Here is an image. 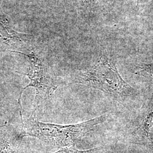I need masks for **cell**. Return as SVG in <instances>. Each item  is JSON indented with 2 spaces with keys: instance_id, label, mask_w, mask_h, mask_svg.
<instances>
[{
  "instance_id": "5b68a950",
  "label": "cell",
  "mask_w": 153,
  "mask_h": 153,
  "mask_svg": "<svg viewBox=\"0 0 153 153\" xmlns=\"http://www.w3.org/2000/svg\"><path fill=\"white\" fill-rule=\"evenodd\" d=\"M142 141L153 150V110L143 121L142 127Z\"/></svg>"
},
{
  "instance_id": "6da1fadb",
  "label": "cell",
  "mask_w": 153,
  "mask_h": 153,
  "mask_svg": "<svg viewBox=\"0 0 153 153\" xmlns=\"http://www.w3.org/2000/svg\"><path fill=\"white\" fill-rule=\"evenodd\" d=\"M108 115H102L76 124L60 125L43 123L31 116L21 121L20 137H35L42 141L59 148L74 147L94 128L103 124Z\"/></svg>"
},
{
  "instance_id": "277c9868",
  "label": "cell",
  "mask_w": 153,
  "mask_h": 153,
  "mask_svg": "<svg viewBox=\"0 0 153 153\" xmlns=\"http://www.w3.org/2000/svg\"><path fill=\"white\" fill-rule=\"evenodd\" d=\"M19 132L16 133L9 126L0 128V153H16L21 142Z\"/></svg>"
},
{
  "instance_id": "7a4b0ae2",
  "label": "cell",
  "mask_w": 153,
  "mask_h": 153,
  "mask_svg": "<svg viewBox=\"0 0 153 153\" xmlns=\"http://www.w3.org/2000/svg\"><path fill=\"white\" fill-rule=\"evenodd\" d=\"M71 83L100 90L117 100L130 97L135 93V90L120 76L115 64L105 56L100 57L90 69L78 73Z\"/></svg>"
},
{
  "instance_id": "52a82bcc",
  "label": "cell",
  "mask_w": 153,
  "mask_h": 153,
  "mask_svg": "<svg viewBox=\"0 0 153 153\" xmlns=\"http://www.w3.org/2000/svg\"><path fill=\"white\" fill-rule=\"evenodd\" d=\"M101 148H95L85 150H78L75 146L69 148H60L59 150L53 153H97Z\"/></svg>"
},
{
  "instance_id": "ba28073f",
  "label": "cell",
  "mask_w": 153,
  "mask_h": 153,
  "mask_svg": "<svg viewBox=\"0 0 153 153\" xmlns=\"http://www.w3.org/2000/svg\"><path fill=\"white\" fill-rule=\"evenodd\" d=\"M98 0H77V1L83 6L90 5Z\"/></svg>"
},
{
  "instance_id": "8992f818",
  "label": "cell",
  "mask_w": 153,
  "mask_h": 153,
  "mask_svg": "<svg viewBox=\"0 0 153 153\" xmlns=\"http://www.w3.org/2000/svg\"><path fill=\"white\" fill-rule=\"evenodd\" d=\"M136 74L139 76L153 78V64H143L136 66Z\"/></svg>"
},
{
  "instance_id": "3957f363",
  "label": "cell",
  "mask_w": 153,
  "mask_h": 153,
  "mask_svg": "<svg viewBox=\"0 0 153 153\" xmlns=\"http://www.w3.org/2000/svg\"><path fill=\"white\" fill-rule=\"evenodd\" d=\"M13 52L24 55L27 57L29 61L27 72L25 73V75L28 78L30 82L26 87L22 88L18 99L20 116L21 117H22L21 100L22 94L26 88L32 87L35 88V97L31 116L37 118L39 114L43 110L44 104L57 89L58 86L57 82L54 76L48 71L43 62L35 53H24L19 51H14Z\"/></svg>"
}]
</instances>
